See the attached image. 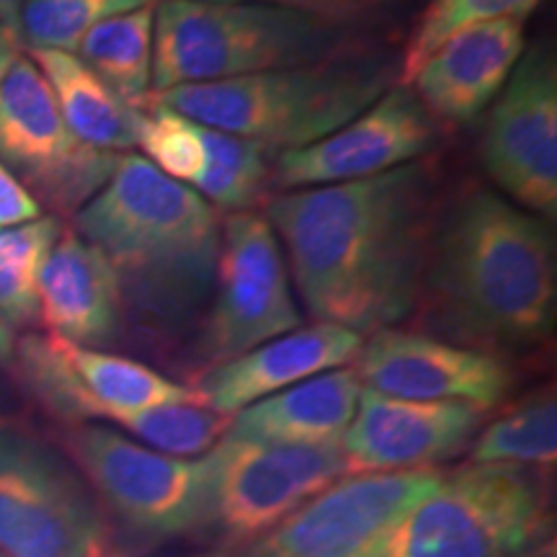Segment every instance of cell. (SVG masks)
<instances>
[{
	"label": "cell",
	"mask_w": 557,
	"mask_h": 557,
	"mask_svg": "<svg viewBox=\"0 0 557 557\" xmlns=\"http://www.w3.org/2000/svg\"><path fill=\"white\" fill-rule=\"evenodd\" d=\"M39 320L75 346L103 348L124 329L122 287L111 263L75 230L62 227L39 274Z\"/></svg>",
	"instance_id": "obj_20"
},
{
	"label": "cell",
	"mask_w": 557,
	"mask_h": 557,
	"mask_svg": "<svg viewBox=\"0 0 557 557\" xmlns=\"http://www.w3.org/2000/svg\"><path fill=\"white\" fill-rule=\"evenodd\" d=\"M205 3H261L278 5V9H292L308 16L333 21V24H354L364 13L359 0H205Z\"/></svg>",
	"instance_id": "obj_31"
},
{
	"label": "cell",
	"mask_w": 557,
	"mask_h": 557,
	"mask_svg": "<svg viewBox=\"0 0 557 557\" xmlns=\"http://www.w3.org/2000/svg\"><path fill=\"white\" fill-rule=\"evenodd\" d=\"M37 218H41L39 201L18 184V178H13L11 171L0 165V230L18 227Z\"/></svg>",
	"instance_id": "obj_32"
},
{
	"label": "cell",
	"mask_w": 557,
	"mask_h": 557,
	"mask_svg": "<svg viewBox=\"0 0 557 557\" xmlns=\"http://www.w3.org/2000/svg\"><path fill=\"white\" fill-rule=\"evenodd\" d=\"M364 338L329 323L299 325L240 357L199 372L194 389L201 403L218 413L235 416L269 395L346 367L357 359Z\"/></svg>",
	"instance_id": "obj_19"
},
{
	"label": "cell",
	"mask_w": 557,
	"mask_h": 557,
	"mask_svg": "<svg viewBox=\"0 0 557 557\" xmlns=\"http://www.w3.org/2000/svg\"><path fill=\"white\" fill-rule=\"evenodd\" d=\"M299 325L302 312L267 214L233 212L222 222L212 295L191 341L199 372Z\"/></svg>",
	"instance_id": "obj_9"
},
{
	"label": "cell",
	"mask_w": 557,
	"mask_h": 557,
	"mask_svg": "<svg viewBox=\"0 0 557 557\" xmlns=\"http://www.w3.org/2000/svg\"><path fill=\"white\" fill-rule=\"evenodd\" d=\"M480 163L498 194L553 225L557 218V67L553 52L524 50L487 107Z\"/></svg>",
	"instance_id": "obj_13"
},
{
	"label": "cell",
	"mask_w": 557,
	"mask_h": 557,
	"mask_svg": "<svg viewBox=\"0 0 557 557\" xmlns=\"http://www.w3.org/2000/svg\"><path fill=\"white\" fill-rule=\"evenodd\" d=\"M201 139L207 163L191 189L214 209L246 212L267 189L276 156L253 139L220 129L201 127Z\"/></svg>",
	"instance_id": "obj_25"
},
{
	"label": "cell",
	"mask_w": 557,
	"mask_h": 557,
	"mask_svg": "<svg viewBox=\"0 0 557 557\" xmlns=\"http://www.w3.org/2000/svg\"><path fill=\"white\" fill-rule=\"evenodd\" d=\"M13 354H16V336H13L11 325L0 320V367L11 364Z\"/></svg>",
	"instance_id": "obj_35"
},
{
	"label": "cell",
	"mask_w": 557,
	"mask_h": 557,
	"mask_svg": "<svg viewBox=\"0 0 557 557\" xmlns=\"http://www.w3.org/2000/svg\"><path fill=\"white\" fill-rule=\"evenodd\" d=\"M436 212V173L418 160L287 191L269 201L267 220L305 310L364 338L416 312Z\"/></svg>",
	"instance_id": "obj_1"
},
{
	"label": "cell",
	"mask_w": 557,
	"mask_h": 557,
	"mask_svg": "<svg viewBox=\"0 0 557 557\" xmlns=\"http://www.w3.org/2000/svg\"><path fill=\"white\" fill-rule=\"evenodd\" d=\"M0 557H5V555H0Z\"/></svg>",
	"instance_id": "obj_40"
},
{
	"label": "cell",
	"mask_w": 557,
	"mask_h": 557,
	"mask_svg": "<svg viewBox=\"0 0 557 557\" xmlns=\"http://www.w3.org/2000/svg\"><path fill=\"white\" fill-rule=\"evenodd\" d=\"M99 557H156V555L135 553V549H111V545H109Z\"/></svg>",
	"instance_id": "obj_36"
},
{
	"label": "cell",
	"mask_w": 557,
	"mask_h": 557,
	"mask_svg": "<svg viewBox=\"0 0 557 557\" xmlns=\"http://www.w3.org/2000/svg\"><path fill=\"white\" fill-rule=\"evenodd\" d=\"M60 233L54 214L0 230V320L11 329L39 320V274Z\"/></svg>",
	"instance_id": "obj_26"
},
{
	"label": "cell",
	"mask_w": 557,
	"mask_h": 557,
	"mask_svg": "<svg viewBox=\"0 0 557 557\" xmlns=\"http://www.w3.org/2000/svg\"><path fill=\"white\" fill-rule=\"evenodd\" d=\"M230 421L233 416L218 413L205 403H169L122 416L116 426L160 455L189 459L207 455L227 434Z\"/></svg>",
	"instance_id": "obj_27"
},
{
	"label": "cell",
	"mask_w": 557,
	"mask_h": 557,
	"mask_svg": "<svg viewBox=\"0 0 557 557\" xmlns=\"http://www.w3.org/2000/svg\"><path fill=\"white\" fill-rule=\"evenodd\" d=\"M487 410L457 400H403L361 389L357 416L341 438L346 475L436 470L475 442Z\"/></svg>",
	"instance_id": "obj_17"
},
{
	"label": "cell",
	"mask_w": 557,
	"mask_h": 557,
	"mask_svg": "<svg viewBox=\"0 0 557 557\" xmlns=\"http://www.w3.org/2000/svg\"><path fill=\"white\" fill-rule=\"evenodd\" d=\"M11 364L32 398L67 426L116 423L135 410L169 403H201L197 389L143 361L75 346L52 333H29L16 341Z\"/></svg>",
	"instance_id": "obj_12"
},
{
	"label": "cell",
	"mask_w": 557,
	"mask_h": 557,
	"mask_svg": "<svg viewBox=\"0 0 557 557\" xmlns=\"http://www.w3.org/2000/svg\"><path fill=\"white\" fill-rule=\"evenodd\" d=\"M344 24L261 3L158 0L152 94L357 54ZM150 94V96H152Z\"/></svg>",
	"instance_id": "obj_4"
},
{
	"label": "cell",
	"mask_w": 557,
	"mask_h": 557,
	"mask_svg": "<svg viewBox=\"0 0 557 557\" xmlns=\"http://www.w3.org/2000/svg\"><path fill=\"white\" fill-rule=\"evenodd\" d=\"M537 557H555V545H549L547 549H542Z\"/></svg>",
	"instance_id": "obj_38"
},
{
	"label": "cell",
	"mask_w": 557,
	"mask_h": 557,
	"mask_svg": "<svg viewBox=\"0 0 557 557\" xmlns=\"http://www.w3.org/2000/svg\"><path fill=\"white\" fill-rule=\"evenodd\" d=\"M524 50V18L468 26L423 60L408 88L436 124L462 127L498 99Z\"/></svg>",
	"instance_id": "obj_18"
},
{
	"label": "cell",
	"mask_w": 557,
	"mask_h": 557,
	"mask_svg": "<svg viewBox=\"0 0 557 557\" xmlns=\"http://www.w3.org/2000/svg\"><path fill=\"white\" fill-rule=\"evenodd\" d=\"M158 0H26L18 18V41L29 50L78 52L96 24Z\"/></svg>",
	"instance_id": "obj_28"
},
{
	"label": "cell",
	"mask_w": 557,
	"mask_h": 557,
	"mask_svg": "<svg viewBox=\"0 0 557 557\" xmlns=\"http://www.w3.org/2000/svg\"><path fill=\"white\" fill-rule=\"evenodd\" d=\"M201 459L207 493L199 532L225 549L253 545L346 475L341 444H267L225 434Z\"/></svg>",
	"instance_id": "obj_7"
},
{
	"label": "cell",
	"mask_w": 557,
	"mask_h": 557,
	"mask_svg": "<svg viewBox=\"0 0 557 557\" xmlns=\"http://www.w3.org/2000/svg\"><path fill=\"white\" fill-rule=\"evenodd\" d=\"M109 545L103 508L67 455L0 426V555L99 557Z\"/></svg>",
	"instance_id": "obj_8"
},
{
	"label": "cell",
	"mask_w": 557,
	"mask_h": 557,
	"mask_svg": "<svg viewBox=\"0 0 557 557\" xmlns=\"http://www.w3.org/2000/svg\"><path fill=\"white\" fill-rule=\"evenodd\" d=\"M156 5L120 13L96 24L83 37L78 58L129 107L145 111L150 101L152 81V32Z\"/></svg>",
	"instance_id": "obj_23"
},
{
	"label": "cell",
	"mask_w": 557,
	"mask_h": 557,
	"mask_svg": "<svg viewBox=\"0 0 557 557\" xmlns=\"http://www.w3.org/2000/svg\"><path fill=\"white\" fill-rule=\"evenodd\" d=\"M542 0H431L418 16L403 52L398 86H408L423 60L451 34L498 18H524Z\"/></svg>",
	"instance_id": "obj_29"
},
{
	"label": "cell",
	"mask_w": 557,
	"mask_h": 557,
	"mask_svg": "<svg viewBox=\"0 0 557 557\" xmlns=\"http://www.w3.org/2000/svg\"><path fill=\"white\" fill-rule=\"evenodd\" d=\"M354 361L361 385L403 400H457L491 410L517 385L506 359L416 331L372 333Z\"/></svg>",
	"instance_id": "obj_16"
},
{
	"label": "cell",
	"mask_w": 557,
	"mask_h": 557,
	"mask_svg": "<svg viewBox=\"0 0 557 557\" xmlns=\"http://www.w3.org/2000/svg\"><path fill=\"white\" fill-rule=\"evenodd\" d=\"M73 230L111 263L124 318L173 346L197 331L212 295L220 214L191 186L124 152L107 184L73 214Z\"/></svg>",
	"instance_id": "obj_3"
},
{
	"label": "cell",
	"mask_w": 557,
	"mask_h": 557,
	"mask_svg": "<svg viewBox=\"0 0 557 557\" xmlns=\"http://www.w3.org/2000/svg\"><path fill=\"white\" fill-rule=\"evenodd\" d=\"M438 124L408 86H389L372 107L308 148L278 152L271 184L312 189L382 176L418 163L436 148Z\"/></svg>",
	"instance_id": "obj_15"
},
{
	"label": "cell",
	"mask_w": 557,
	"mask_h": 557,
	"mask_svg": "<svg viewBox=\"0 0 557 557\" xmlns=\"http://www.w3.org/2000/svg\"><path fill=\"white\" fill-rule=\"evenodd\" d=\"M557 459L555 389L542 387L480 429L470 444L472 465L553 470Z\"/></svg>",
	"instance_id": "obj_24"
},
{
	"label": "cell",
	"mask_w": 557,
	"mask_h": 557,
	"mask_svg": "<svg viewBox=\"0 0 557 557\" xmlns=\"http://www.w3.org/2000/svg\"><path fill=\"white\" fill-rule=\"evenodd\" d=\"M122 156L83 145L62 120L50 83L18 54L0 75V165L41 205L75 214Z\"/></svg>",
	"instance_id": "obj_11"
},
{
	"label": "cell",
	"mask_w": 557,
	"mask_h": 557,
	"mask_svg": "<svg viewBox=\"0 0 557 557\" xmlns=\"http://www.w3.org/2000/svg\"><path fill=\"white\" fill-rule=\"evenodd\" d=\"M555 545L545 470L465 465L387 529L372 557H537Z\"/></svg>",
	"instance_id": "obj_6"
},
{
	"label": "cell",
	"mask_w": 557,
	"mask_h": 557,
	"mask_svg": "<svg viewBox=\"0 0 557 557\" xmlns=\"http://www.w3.org/2000/svg\"><path fill=\"white\" fill-rule=\"evenodd\" d=\"M26 0H0V24L18 39V18Z\"/></svg>",
	"instance_id": "obj_34"
},
{
	"label": "cell",
	"mask_w": 557,
	"mask_h": 557,
	"mask_svg": "<svg viewBox=\"0 0 557 557\" xmlns=\"http://www.w3.org/2000/svg\"><path fill=\"white\" fill-rule=\"evenodd\" d=\"M29 54L50 83L67 129L83 145L116 156L137 148L145 111L124 103L75 54L54 50H29Z\"/></svg>",
	"instance_id": "obj_22"
},
{
	"label": "cell",
	"mask_w": 557,
	"mask_h": 557,
	"mask_svg": "<svg viewBox=\"0 0 557 557\" xmlns=\"http://www.w3.org/2000/svg\"><path fill=\"white\" fill-rule=\"evenodd\" d=\"M199 557H248L246 555V549H225V547H220V549H214V553H205V555H199Z\"/></svg>",
	"instance_id": "obj_37"
},
{
	"label": "cell",
	"mask_w": 557,
	"mask_h": 557,
	"mask_svg": "<svg viewBox=\"0 0 557 557\" xmlns=\"http://www.w3.org/2000/svg\"><path fill=\"white\" fill-rule=\"evenodd\" d=\"M359 3L367 9V5H380V3H385V0H359Z\"/></svg>",
	"instance_id": "obj_39"
},
{
	"label": "cell",
	"mask_w": 557,
	"mask_h": 557,
	"mask_svg": "<svg viewBox=\"0 0 557 557\" xmlns=\"http://www.w3.org/2000/svg\"><path fill=\"white\" fill-rule=\"evenodd\" d=\"M21 54V41L0 24V75L9 70V65Z\"/></svg>",
	"instance_id": "obj_33"
},
{
	"label": "cell",
	"mask_w": 557,
	"mask_h": 557,
	"mask_svg": "<svg viewBox=\"0 0 557 557\" xmlns=\"http://www.w3.org/2000/svg\"><path fill=\"white\" fill-rule=\"evenodd\" d=\"M418 308L436 338L498 359L545 346L557 320L553 230L496 189L468 186L438 207Z\"/></svg>",
	"instance_id": "obj_2"
},
{
	"label": "cell",
	"mask_w": 557,
	"mask_h": 557,
	"mask_svg": "<svg viewBox=\"0 0 557 557\" xmlns=\"http://www.w3.org/2000/svg\"><path fill=\"white\" fill-rule=\"evenodd\" d=\"M438 478V470L344 475L243 549L248 557H372L387 529Z\"/></svg>",
	"instance_id": "obj_14"
},
{
	"label": "cell",
	"mask_w": 557,
	"mask_h": 557,
	"mask_svg": "<svg viewBox=\"0 0 557 557\" xmlns=\"http://www.w3.org/2000/svg\"><path fill=\"white\" fill-rule=\"evenodd\" d=\"M361 389L357 369H331L238 410L227 436L267 444H341L357 416Z\"/></svg>",
	"instance_id": "obj_21"
},
{
	"label": "cell",
	"mask_w": 557,
	"mask_h": 557,
	"mask_svg": "<svg viewBox=\"0 0 557 557\" xmlns=\"http://www.w3.org/2000/svg\"><path fill=\"white\" fill-rule=\"evenodd\" d=\"M137 148L145 160L178 184H194L207 163L205 139L197 122L186 120L178 111L150 103L139 127Z\"/></svg>",
	"instance_id": "obj_30"
},
{
	"label": "cell",
	"mask_w": 557,
	"mask_h": 557,
	"mask_svg": "<svg viewBox=\"0 0 557 557\" xmlns=\"http://www.w3.org/2000/svg\"><path fill=\"white\" fill-rule=\"evenodd\" d=\"M101 508L127 532L169 540L199 532L205 519V459H178L145 447L107 423H75L62 436Z\"/></svg>",
	"instance_id": "obj_10"
},
{
	"label": "cell",
	"mask_w": 557,
	"mask_h": 557,
	"mask_svg": "<svg viewBox=\"0 0 557 557\" xmlns=\"http://www.w3.org/2000/svg\"><path fill=\"white\" fill-rule=\"evenodd\" d=\"M389 83L393 73L380 60L346 54L248 78L176 86L152 94L148 107L173 109L201 127L253 139L278 156L344 127L372 107Z\"/></svg>",
	"instance_id": "obj_5"
}]
</instances>
